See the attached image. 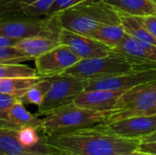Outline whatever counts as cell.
I'll list each match as a JSON object with an SVG mask.
<instances>
[{
	"instance_id": "6da1fadb",
	"label": "cell",
	"mask_w": 156,
	"mask_h": 155,
	"mask_svg": "<svg viewBox=\"0 0 156 155\" xmlns=\"http://www.w3.org/2000/svg\"><path fill=\"white\" fill-rule=\"evenodd\" d=\"M45 142L55 154L60 155L126 154L138 150L141 145V139L120 137L99 125L69 134L45 137Z\"/></svg>"
},
{
	"instance_id": "7a4b0ae2",
	"label": "cell",
	"mask_w": 156,
	"mask_h": 155,
	"mask_svg": "<svg viewBox=\"0 0 156 155\" xmlns=\"http://www.w3.org/2000/svg\"><path fill=\"white\" fill-rule=\"evenodd\" d=\"M57 14L63 28L88 37L101 25L121 24L119 13L103 0H86Z\"/></svg>"
},
{
	"instance_id": "3957f363",
	"label": "cell",
	"mask_w": 156,
	"mask_h": 155,
	"mask_svg": "<svg viewBox=\"0 0 156 155\" xmlns=\"http://www.w3.org/2000/svg\"><path fill=\"white\" fill-rule=\"evenodd\" d=\"M144 69H156V64L139 60L112 50L107 56L80 59L64 73L84 80H92Z\"/></svg>"
},
{
	"instance_id": "277c9868",
	"label": "cell",
	"mask_w": 156,
	"mask_h": 155,
	"mask_svg": "<svg viewBox=\"0 0 156 155\" xmlns=\"http://www.w3.org/2000/svg\"><path fill=\"white\" fill-rule=\"evenodd\" d=\"M108 114L109 112L91 111L71 103L43 116L37 129L45 137L69 134L103 123Z\"/></svg>"
},
{
	"instance_id": "5b68a950",
	"label": "cell",
	"mask_w": 156,
	"mask_h": 155,
	"mask_svg": "<svg viewBox=\"0 0 156 155\" xmlns=\"http://www.w3.org/2000/svg\"><path fill=\"white\" fill-rule=\"evenodd\" d=\"M62 28L58 14L43 16H21L0 20V35L17 39L45 37L58 41Z\"/></svg>"
},
{
	"instance_id": "8992f818",
	"label": "cell",
	"mask_w": 156,
	"mask_h": 155,
	"mask_svg": "<svg viewBox=\"0 0 156 155\" xmlns=\"http://www.w3.org/2000/svg\"><path fill=\"white\" fill-rule=\"evenodd\" d=\"M154 113H156V82L140 85L123 92L103 123Z\"/></svg>"
},
{
	"instance_id": "52a82bcc",
	"label": "cell",
	"mask_w": 156,
	"mask_h": 155,
	"mask_svg": "<svg viewBox=\"0 0 156 155\" xmlns=\"http://www.w3.org/2000/svg\"><path fill=\"white\" fill-rule=\"evenodd\" d=\"M51 84L42 103L37 107V116L48 113L74 102L75 99L86 88V80L65 73L47 77Z\"/></svg>"
},
{
	"instance_id": "ba28073f",
	"label": "cell",
	"mask_w": 156,
	"mask_h": 155,
	"mask_svg": "<svg viewBox=\"0 0 156 155\" xmlns=\"http://www.w3.org/2000/svg\"><path fill=\"white\" fill-rule=\"evenodd\" d=\"M80 58L66 45L59 44L35 59L37 76L42 78L64 73L78 63Z\"/></svg>"
},
{
	"instance_id": "9c48e42d",
	"label": "cell",
	"mask_w": 156,
	"mask_h": 155,
	"mask_svg": "<svg viewBox=\"0 0 156 155\" xmlns=\"http://www.w3.org/2000/svg\"><path fill=\"white\" fill-rule=\"evenodd\" d=\"M85 90H129L140 85L156 82V69H144L118 76L86 80Z\"/></svg>"
},
{
	"instance_id": "30bf717a",
	"label": "cell",
	"mask_w": 156,
	"mask_h": 155,
	"mask_svg": "<svg viewBox=\"0 0 156 155\" xmlns=\"http://www.w3.org/2000/svg\"><path fill=\"white\" fill-rule=\"evenodd\" d=\"M102 130L129 139H141L156 131V113L98 124Z\"/></svg>"
},
{
	"instance_id": "8fae6325",
	"label": "cell",
	"mask_w": 156,
	"mask_h": 155,
	"mask_svg": "<svg viewBox=\"0 0 156 155\" xmlns=\"http://www.w3.org/2000/svg\"><path fill=\"white\" fill-rule=\"evenodd\" d=\"M58 42L68 46L80 59L107 56L112 52V48L101 41L84 35H80L62 28Z\"/></svg>"
},
{
	"instance_id": "7c38bea8",
	"label": "cell",
	"mask_w": 156,
	"mask_h": 155,
	"mask_svg": "<svg viewBox=\"0 0 156 155\" xmlns=\"http://www.w3.org/2000/svg\"><path fill=\"white\" fill-rule=\"evenodd\" d=\"M125 90H84L74 100V104L91 111L109 112L112 111Z\"/></svg>"
},
{
	"instance_id": "4fadbf2b",
	"label": "cell",
	"mask_w": 156,
	"mask_h": 155,
	"mask_svg": "<svg viewBox=\"0 0 156 155\" xmlns=\"http://www.w3.org/2000/svg\"><path fill=\"white\" fill-rule=\"evenodd\" d=\"M37 154L54 155L53 151L48 146L28 148L24 146L18 140L17 129L0 125V154Z\"/></svg>"
},
{
	"instance_id": "5bb4252c",
	"label": "cell",
	"mask_w": 156,
	"mask_h": 155,
	"mask_svg": "<svg viewBox=\"0 0 156 155\" xmlns=\"http://www.w3.org/2000/svg\"><path fill=\"white\" fill-rule=\"evenodd\" d=\"M113 50L139 60L156 64L155 45L139 40L128 34Z\"/></svg>"
},
{
	"instance_id": "9a60e30c",
	"label": "cell",
	"mask_w": 156,
	"mask_h": 155,
	"mask_svg": "<svg viewBox=\"0 0 156 155\" xmlns=\"http://www.w3.org/2000/svg\"><path fill=\"white\" fill-rule=\"evenodd\" d=\"M118 13L133 16H156V4L151 0H103Z\"/></svg>"
},
{
	"instance_id": "2e32d148",
	"label": "cell",
	"mask_w": 156,
	"mask_h": 155,
	"mask_svg": "<svg viewBox=\"0 0 156 155\" xmlns=\"http://www.w3.org/2000/svg\"><path fill=\"white\" fill-rule=\"evenodd\" d=\"M59 44L58 41L45 37H32L20 39L15 48L29 60H35Z\"/></svg>"
},
{
	"instance_id": "e0dca14e",
	"label": "cell",
	"mask_w": 156,
	"mask_h": 155,
	"mask_svg": "<svg viewBox=\"0 0 156 155\" xmlns=\"http://www.w3.org/2000/svg\"><path fill=\"white\" fill-rule=\"evenodd\" d=\"M42 118L29 112L26 109L25 104L18 99L10 110L8 127L17 130L24 126H35L37 128Z\"/></svg>"
},
{
	"instance_id": "ac0fdd59",
	"label": "cell",
	"mask_w": 156,
	"mask_h": 155,
	"mask_svg": "<svg viewBox=\"0 0 156 155\" xmlns=\"http://www.w3.org/2000/svg\"><path fill=\"white\" fill-rule=\"evenodd\" d=\"M121 25L125 29L126 33L139 40L148 42L156 46V37L148 30L142 18L139 16H127L119 13Z\"/></svg>"
},
{
	"instance_id": "d6986e66",
	"label": "cell",
	"mask_w": 156,
	"mask_h": 155,
	"mask_svg": "<svg viewBox=\"0 0 156 155\" xmlns=\"http://www.w3.org/2000/svg\"><path fill=\"white\" fill-rule=\"evenodd\" d=\"M126 35L127 33L121 24H103L99 26L93 31V33L90 35V37L101 41L113 49L122 42Z\"/></svg>"
},
{
	"instance_id": "ffe728a7",
	"label": "cell",
	"mask_w": 156,
	"mask_h": 155,
	"mask_svg": "<svg viewBox=\"0 0 156 155\" xmlns=\"http://www.w3.org/2000/svg\"><path fill=\"white\" fill-rule=\"evenodd\" d=\"M42 79V77L0 79V92L20 99L26 91Z\"/></svg>"
},
{
	"instance_id": "44dd1931",
	"label": "cell",
	"mask_w": 156,
	"mask_h": 155,
	"mask_svg": "<svg viewBox=\"0 0 156 155\" xmlns=\"http://www.w3.org/2000/svg\"><path fill=\"white\" fill-rule=\"evenodd\" d=\"M50 84L51 82L48 78H42L41 80L29 88L19 100L24 104H34L38 107L48 91Z\"/></svg>"
},
{
	"instance_id": "7402d4cb",
	"label": "cell",
	"mask_w": 156,
	"mask_h": 155,
	"mask_svg": "<svg viewBox=\"0 0 156 155\" xmlns=\"http://www.w3.org/2000/svg\"><path fill=\"white\" fill-rule=\"evenodd\" d=\"M19 142L26 147L37 148L47 145L44 135L35 126H24L17 130Z\"/></svg>"
},
{
	"instance_id": "603a6c76",
	"label": "cell",
	"mask_w": 156,
	"mask_h": 155,
	"mask_svg": "<svg viewBox=\"0 0 156 155\" xmlns=\"http://www.w3.org/2000/svg\"><path fill=\"white\" fill-rule=\"evenodd\" d=\"M26 16H47L54 0H17Z\"/></svg>"
},
{
	"instance_id": "cb8c5ba5",
	"label": "cell",
	"mask_w": 156,
	"mask_h": 155,
	"mask_svg": "<svg viewBox=\"0 0 156 155\" xmlns=\"http://www.w3.org/2000/svg\"><path fill=\"white\" fill-rule=\"evenodd\" d=\"M37 76L36 69L21 63L0 65V79L7 78H33Z\"/></svg>"
},
{
	"instance_id": "d4e9b609",
	"label": "cell",
	"mask_w": 156,
	"mask_h": 155,
	"mask_svg": "<svg viewBox=\"0 0 156 155\" xmlns=\"http://www.w3.org/2000/svg\"><path fill=\"white\" fill-rule=\"evenodd\" d=\"M26 16L17 0H0V20Z\"/></svg>"
},
{
	"instance_id": "484cf974",
	"label": "cell",
	"mask_w": 156,
	"mask_h": 155,
	"mask_svg": "<svg viewBox=\"0 0 156 155\" xmlns=\"http://www.w3.org/2000/svg\"><path fill=\"white\" fill-rule=\"evenodd\" d=\"M18 100V98L0 92V125L8 127L9 112L14 105V103Z\"/></svg>"
},
{
	"instance_id": "4316f807",
	"label": "cell",
	"mask_w": 156,
	"mask_h": 155,
	"mask_svg": "<svg viewBox=\"0 0 156 155\" xmlns=\"http://www.w3.org/2000/svg\"><path fill=\"white\" fill-rule=\"evenodd\" d=\"M29 60L15 47L0 49V65L22 63Z\"/></svg>"
},
{
	"instance_id": "83f0119b",
	"label": "cell",
	"mask_w": 156,
	"mask_h": 155,
	"mask_svg": "<svg viewBox=\"0 0 156 155\" xmlns=\"http://www.w3.org/2000/svg\"><path fill=\"white\" fill-rule=\"evenodd\" d=\"M84 1H86V0H54V3L51 5L48 15H53V14L59 13L65 9L72 7L81 2H84Z\"/></svg>"
},
{
	"instance_id": "f1b7e54d",
	"label": "cell",
	"mask_w": 156,
	"mask_h": 155,
	"mask_svg": "<svg viewBox=\"0 0 156 155\" xmlns=\"http://www.w3.org/2000/svg\"><path fill=\"white\" fill-rule=\"evenodd\" d=\"M148 30L156 37V16H148L141 17Z\"/></svg>"
},
{
	"instance_id": "f546056e",
	"label": "cell",
	"mask_w": 156,
	"mask_h": 155,
	"mask_svg": "<svg viewBox=\"0 0 156 155\" xmlns=\"http://www.w3.org/2000/svg\"><path fill=\"white\" fill-rule=\"evenodd\" d=\"M19 40L20 39L12 38V37H8L0 35V49L15 47Z\"/></svg>"
},
{
	"instance_id": "4dcf8cb0",
	"label": "cell",
	"mask_w": 156,
	"mask_h": 155,
	"mask_svg": "<svg viewBox=\"0 0 156 155\" xmlns=\"http://www.w3.org/2000/svg\"><path fill=\"white\" fill-rule=\"evenodd\" d=\"M142 151L150 153L152 154L156 155V143H141L140 148Z\"/></svg>"
},
{
	"instance_id": "1f68e13d",
	"label": "cell",
	"mask_w": 156,
	"mask_h": 155,
	"mask_svg": "<svg viewBox=\"0 0 156 155\" xmlns=\"http://www.w3.org/2000/svg\"><path fill=\"white\" fill-rule=\"evenodd\" d=\"M156 143V131L141 138V143Z\"/></svg>"
},
{
	"instance_id": "d6a6232c",
	"label": "cell",
	"mask_w": 156,
	"mask_h": 155,
	"mask_svg": "<svg viewBox=\"0 0 156 155\" xmlns=\"http://www.w3.org/2000/svg\"><path fill=\"white\" fill-rule=\"evenodd\" d=\"M121 155H154L150 153H147V152H144V151H142L141 149H138V150H135L130 153H126V154H121Z\"/></svg>"
},
{
	"instance_id": "836d02e7",
	"label": "cell",
	"mask_w": 156,
	"mask_h": 155,
	"mask_svg": "<svg viewBox=\"0 0 156 155\" xmlns=\"http://www.w3.org/2000/svg\"><path fill=\"white\" fill-rule=\"evenodd\" d=\"M3 155V154H0ZM16 155H37V154H28V153H25V154H16Z\"/></svg>"
},
{
	"instance_id": "e575fe53",
	"label": "cell",
	"mask_w": 156,
	"mask_h": 155,
	"mask_svg": "<svg viewBox=\"0 0 156 155\" xmlns=\"http://www.w3.org/2000/svg\"><path fill=\"white\" fill-rule=\"evenodd\" d=\"M151 1H153V2H154V4H156V0H151Z\"/></svg>"
},
{
	"instance_id": "d590c367",
	"label": "cell",
	"mask_w": 156,
	"mask_h": 155,
	"mask_svg": "<svg viewBox=\"0 0 156 155\" xmlns=\"http://www.w3.org/2000/svg\"><path fill=\"white\" fill-rule=\"evenodd\" d=\"M54 155H60V154H54Z\"/></svg>"
}]
</instances>
